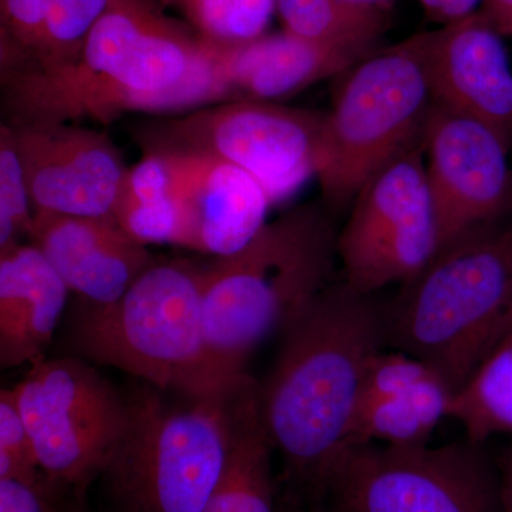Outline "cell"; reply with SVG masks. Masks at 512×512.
<instances>
[{"mask_svg":"<svg viewBox=\"0 0 512 512\" xmlns=\"http://www.w3.org/2000/svg\"><path fill=\"white\" fill-rule=\"evenodd\" d=\"M9 124H109L124 113H188L215 103L207 43L157 0H113L79 55L2 67Z\"/></svg>","mask_w":512,"mask_h":512,"instance_id":"6da1fadb","label":"cell"},{"mask_svg":"<svg viewBox=\"0 0 512 512\" xmlns=\"http://www.w3.org/2000/svg\"><path fill=\"white\" fill-rule=\"evenodd\" d=\"M383 346L386 309L345 279L326 286L282 333L274 369L259 386V414L286 481L302 494L328 495L350 448L363 377Z\"/></svg>","mask_w":512,"mask_h":512,"instance_id":"7a4b0ae2","label":"cell"},{"mask_svg":"<svg viewBox=\"0 0 512 512\" xmlns=\"http://www.w3.org/2000/svg\"><path fill=\"white\" fill-rule=\"evenodd\" d=\"M323 202L266 222L244 248L205 264L204 316L218 375H244L245 362L298 318L330 284L335 231Z\"/></svg>","mask_w":512,"mask_h":512,"instance_id":"3957f363","label":"cell"},{"mask_svg":"<svg viewBox=\"0 0 512 512\" xmlns=\"http://www.w3.org/2000/svg\"><path fill=\"white\" fill-rule=\"evenodd\" d=\"M512 308V222L443 245L386 309V345L409 353L454 393L504 339Z\"/></svg>","mask_w":512,"mask_h":512,"instance_id":"277c9868","label":"cell"},{"mask_svg":"<svg viewBox=\"0 0 512 512\" xmlns=\"http://www.w3.org/2000/svg\"><path fill=\"white\" fill-rule=\"evenodd\" d=\"M259 386L247 375L167 400L147 384L103 477L121 512H202L227 466L239 419Z\"/></svg>","mask_w":512,"mask_h":512,"instance_id":"5b68a950","label":"cell"},{"mask_svg":"<svg viewBox=\"0 0 512 512\" xmlns=\"http://www.w3.org/2000/svg\"><path fill=\"white\" fill-rule=\"evenodd\" d=\"M205 264L153 262L107 306L80 305L73 340L86 359L163 392L202 393L224 379L212 365L204 316Z\"/></svg>","mask_w":512,"mask_h":512,"instance_id":"8992f818","label":"cell"},{"mask_svg":"<svg viewBox=\"0 0 512 512\" xmlns=\"http://www.w3.org/2000/svg\"><path fill=\"white\" fill-rule=\"evenodd\" d=\"M436 30L376 49L343 72L318 171L322 202L332 214L384 165L424 137L433 94L430 55Z\"/></svg>","mask_w":512,"mask_h":512,"instance_id":"52a82bcc","label":"cell"},{"mask_svg":"<svg viewBox=\"0 0 512 512\" xmlns=\"http://www.w3.org/2000/svg\"><path fill=\"white\" fill-rule=\"evenodd\" d=\"M328 113L275 101L232 100L147 121L134 138L144 151L204 154L241 168L272 204L318 175Z\"/></svg>","mask_w":512,"mask_h":512,"instance_id":"ba28073f","label":"cell"},{"mask_svg":"<svg viewBox=\"0 0 512 512\" xmlns=\"http://www.w3.org/2000/svg\"><path fill=\"white\" fill-rule=\"evenodd\" d=\"M13 390L43 477L83 497L123 439L127 399L93 366L72 357L37 360Z\"/></svg>","mask_w":512,"mask_h":512,"instance_id":"9c48e42d","label":"cell"},{"mask_svg":"<svg viewBox=\"0 0 512 512\" xmlns=\"http://www.w3.org/2000/svg\"><path fill=\"white\" fill-rule=\"evenodd\" d=\"M328 495L346 512H493L498 497L480 444L349 448Z\"/></svg>","mask_w":512,"mask_h":512,"instance_id":"30bf717a","label":"cell"},{"mask_svg":"<svg viewBox=\"0 0 512 512\" xmlns=\"http://www.w3.org/2000/svg\"><path fill=\"white\" fill-rule=\"evenodd\" d=\"M424 137L384 165L357 192L338 232L343 279L373 293L409 281L440 248L426 174Z\"/></svg>","mask_w":512,"mask_h":512,"instance_id":"8fae6325","label":"cell"},{"mask_svg":"<svg viewBox=\"0 0 512 512\" xmlns=\"http://www.w3.org/2000/svg\"><path fill=\"white\" fill-rule=\"evenodd\" d=\"M424 147L440 248L510 214L511 151L490 127L433 103Z\"/></svg>","mask_w":512,"mask_h":512,"instance_id":"7c38bea8","label":"cell"},{"mask_svg":"<svg viewBox=\"0 0 512 512\" xmlns=\"http://www.w3.org/2000/svg\"><path fill=\"white\" fill-rule=\"evenodd\" d=\"M9 126L35 212L111 217L127 167L109 134L72 123Z\"/></svg>","mask_w":512,"mask_h":512,"instance_id":"4fadbf2b","label":"cell"},{"mask_svg":"<svg viewBox=\"0 0 512 512\" xmlns=\"http://www.w3.org/2000/svg\"><path fill=\"white\" fill-rule=\"evenodd\" d=\"M158 153L167 167V195L173 207L174 245L214 256L234 254L266 224L272 201L241 168L190 151Z\"/></svg>","mask_w":512,"mask_h":512,"instance_id":"5bb4252c","label":"cell"},{"mask_svg":"<svg viewBox=\"0 0 512 512\" xmlns=\"http://www.w3.org/2000/svg\"><path fill=\"white\" fill-rule=\"evenodd\" d=\"M501 37L480 10L437 29L430 86L434 104L490 127L511 151L512 70Z\"/></svg>","mask_w":512,"mask_h":512,"instance_id":"9a60e30c","label":"cell"},{"mask_svg":"<svg viewBox=\"0 0 512 512\" xmlns=\"http://www.w3.org/2000/svg\"><path fill=\"white\" fill-rule=\"evenodd\" d=\"M80 305L107 306L156 262L148 245L127 234L113 217L35 212L29 234Z\"/></svg>","mask_w":512,"mask_h":512,"instance_id":"2e32d148","label":"cell"},{"mask_svg":"<svg viewBox=\"0 0 512 512\" xmlns=\"http://www.w3.org/2000/svg\"><path fill=\"white\" fill-rule=\"evenodd\" d=\"M210 45L227 101L286 99L346 72L377 49L312 42L286 30L245 42Z\"/></svg>","mask_w":512,"mask_h":512,"instance_id":"e0dca14e","label":"cell"},{"mask_svg":"<svg viewBox=\"0 0 512 512\" xmlns=\"http://www.w3.org/2000/svg\"><path fill=\"white\" fill-rule=\"evenodd\" d=\"M69 288L35 245L0 254V365L43 359L62 319Z\"/></svg>","mask_w":512,"mask_h":512,"instance_id":"ac0fdd59","label":"cell"},{"mask_svg":"<svg viewBox=\"0 0 512 512\" xmlns=\"http://www.w3.org/2000/svg\"><path fill=\"white\" fill-rule=\"evenodd\" d=\"M453 397L450 386L434 373L399 396L360 404L350 429V448L376 443L423 446L441 420L450 417Z\"/></svg>","mask_w":512,"mask_h":512,"instance_id":"d6986e66","label":"cell"},{"mask_svg":"<svg viewBox=\"0 0 512 512\" xmlns=\"http://www.w3.org/2000/svg\"><path fill=\"white\" fill-rule=\"evenodd\" d=\"M271 443L259 414V390L239 419L224 473L202 512H278Z\"/></svg>","mask_w":512,"mask_h":512,"instance_id":"ffe728a7","label":"cell"},{"mask_svg":"<svg viewBox=\"0 0 512 512\" xmlns=\"http://www.w3.org/2000/svg\"><path fill=\"white\" fill-rule=\"evenodd\" d=\"M450 417L473 443H484L495 434H512V335L505 336L454 393Z\"/></svg>","mask_w":512,"mask_h":512,"instance_id":"44dd1931","label":"cell"},{"mask_svg":"<svg viewBox=\"0 0 512 512\" xmlns=\"http://www.w3.org/2000/svg\"><path fill=\"white\" fill-rule=\"evenodd\" d=\"M276 9L286 32L329 45L376 47L389 23L382 8L348 0H276Z\"/></svg>","mask_w":512,"mask_h":512,"instance_id":"7402d4cb","label":"cell"},{"mask_svg":"<svg viewBox=\"0 0 512 512\" xmlns=\"http://www.w3.org/2000/svg\"><path fill=\"white\" fill-rule=\"evenodd\" d=\"M191 29L208 42H245L264 35L276 0H171Z\"/></svg>","mask_w":512,"mask_h":512,"instance_id":"603a6c76","label":"cell"},{"mask_svg":"<svg viewBox=\"0 0 512 512\" xmlns=\"http://www.w3.org/2000/svg\"><path fill=\"white\" fill-rule=\"evenodd\" d=\"M113 0H50L45 36L42 45L32 57L0 63V66H52L79 55L101 16Z\"/></svg>","mask_w":512,"mask_h":512,"instance_id":"cb8c5ba5","label":"cell"},{"mask_svg":"<svg viewBox=\"0 0 512 512\" xmlns=\"http://www.w3.org/2000/svg\"><path fill=\"white\" fill-rule=\"evenodd\" d=\"M33 210L12 128L0 127V254L22 244L32 228Z\"/></svg>","mask_w":512,"mask_h":512,"instance_id":"d4e9b609","label":"cell"},{"mask_svg":"<svg viewBox=\"0 0 512 512\" xmlns=\"http://www.w3.org/2000/svg\"><path fill=\"white\" fill-rule=\"evenodd\" d=\"M0 478H43L35 443L20 413L15 390L0 392Z\"/></svg>","mask_w":512,"mask_h":512,"instance_id":"484cf974","label":"cell"},{"mask_svg":"<svg viewBox=\"0 0 512 512\" xmlns=\"http://www.w3.org/2000/svg\"><path fill=\"white\" fill-rule=\"evenodd\" d=\"M50 0H0V63L35 55L45 36Z\"/></svg>","mask_w":512,"mask_h":512,"instance_id":"4316f807","label":"cell"},{"mask_svg":"<svg viewBox=\"0 0 512 512\" xmlns=\"http://www.w3.org/2000/svg\"><path fill=\"white\" fill-rule=\"evenodd\" d=\"M430 375H434L433 370L417 357L400 350H382L367 367L357 407L363 403L399 396Z\"/></svg>","mask_w":512,"mask_h":512,"instance_id":"83f0119b","label":"cell"},{"mask_svg":"<svg viewBox=\"0 0 512 512\" xmlns=\"http://www.w3.org/2000/svg\"><path fill=\"white\" fill-rule=\"evenodd\" d=\"M66 493L45 477L37 481L0 478V512H70Z\"/></svg>","mask_w":512,"mask_h":512,"instance_id":"f1b7e54d","label":"cell"},{"mask_svg":"<svg viewBox=\"0 0 512 512\" xmlns=\"http://www.w3.org/2000/svg\"><path fill=\"white\" fill-rule=\"evenodd\" d=\"M420 3L431 19L446 26L476 12L480 0H420Z\"/></svg>","mask_w":512,"mask_h":512,"instance_id":"f546056e","label":"cell"},{"mask_svg":"<svg viewBox=\"0 0 512 512\" xmlns=\"http://www.w3.org/2000/svg\"><path fill=\"white\" fill-rule=\"evenodd\" d=\"M480 12L501 36L512 37V0H483Z\"/></svg>","mask_w":512,"mask_h":512,"instance_id":"4dcf8cb0","label":"cell"},{"mask_svg":"<svg viewBox=\"0 0 512 512\" xmlns=\"http://www.w3.org/2000/svg\"><path fill=\"white\" fill-rule=\"evenodd\" d=\"M498 497H500V505L504 512H512V447L501 460Z\"/></svg>","mask_w":512,"mask_h":512,"instance_id":"1f68e13d","label":"cell"},{"mask_svg":"<svg viewBox=\"0 0 512 512\" xmlns=\"http://www.w3.org/2000/svg\"><path fill=\"white\" fill-rule=\"evenodd\" d=\"M278 512H346L339 505L333 504V507H322V505H311V507H301L299 504L288 505Z\"/></svg>","mask_w":512,"mask_h":512,"instance_id":"d6a6232c","label":"cell"},{"mask_svg":"<svg viewBox=\"0 0 512 512\" xmlns=\"http://www.w3.org/2000/svg\"><path fill=\"white\" fill-rule=\"evenodd\" d=\"M348 2L356 3V5L376 6V8H380V5L389 2V0H348Z\"/></svg>","mask_w":512,"mask_h":512,"instance_id":"836d02e7","label":"cell"},{"mask_svg":"<svg viewBox=\"0 0 512 512\" xmlns=\"http://www.w3.org/2000/svg\"><path fill=\"white\" fill-rule=\"evenodd\" d=\"M70 512H87L83 505V497L74 498Z\"/></svg>","mask_w":512,"mask_h":512,"instance_id":"e575fe53","label":"cell"},{"mask_svg":"<svg viewBox=\"0 0 512 512\" xmlns=\"http://www.w3.org/2000/svg\"><path fill=\"white\" fill-rule=\"evenodd\" d=\"M510 335H512V308H511L510 318H508V325H507V330H505L504 338H505V336H510Z\"/></svg>","mask_w":512,"mask_h":512,"instance_id":"d590c367","label":"cell"},{"mask_svg":"<svg viewBox=\"0 0 512 512\" xmlns=\"http://www.w3.org/2000/svg\"><path fill=\"white\" fill-rule=\"evenodd\" d=\"M511 153H512V130H511Z\"/></svg>","mask_w":512,"mask_h":512,"instance_id":"8d00e7d4","label":"cell"}]
</instances>
